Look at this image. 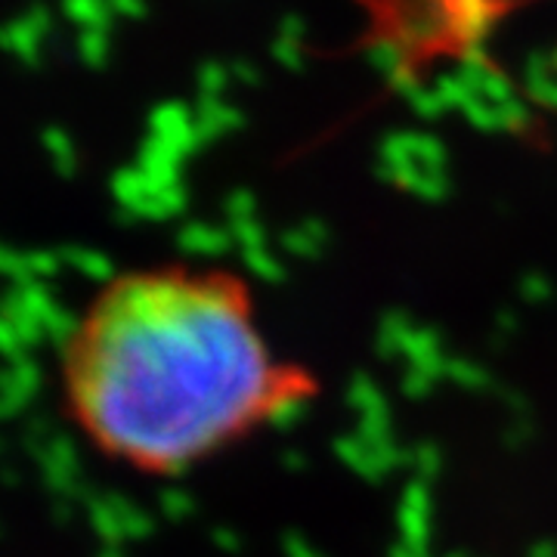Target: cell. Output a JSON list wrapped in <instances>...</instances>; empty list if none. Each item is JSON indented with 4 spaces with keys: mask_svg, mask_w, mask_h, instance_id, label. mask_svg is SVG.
<instances>
[{
    "mask_svg": "<svg viewBox=\"0 0 557 557\" xmlns=\"http://www.w3.org/2000/svg\"><path fill=\"white\" fill-rule=\"evenodd\" d=\"M109 7H112V13H115V16H124V20L137 22L149 16L146 0H109Z\"/></svg>",
    "mask_w": 557,
    "mask_h": 557,
    "instance_id": "2e32d148",
    "label": "cell"
},
{
    "mask_svg": "<svg viewBox=\"0 0 557 557\" xmlns=\"http://www.w3.org/2000/svg\"><path fill=\"white\" fill-rule=\"evenodd\" d=\"M60 394L102 458L177 478L298 418L317 381L267 344L245 278L159 263L106 278L87 300L62 341Z\"/></svg>",
    "mask_w": 557,
    "mask_h": 557,
    "instance_id": "6da1fadb",
    "label": "cell"
},
{
    "mask_svg": "<svg viewBox=\"0 0 557 557\" xmlns=\"http://www.w3.org/2000/svg\"><path fill=\"white\" fill-rule=\"evenodd\" d=\"M230 75H233V78H239L242 84H251V87H255V84L260 81L258 65H255V62H248V60L233 62V65H230Z\"/></svg>",
    "mask_w": 557,
    "mask_h": 557,
    "instance_id": "e0dca14e",
    "label": "cell"
},
{
    "mask_svg": "<svg viewBox=\"0 0 557 557\" xmlns=\"http://www.w3.org/2000/svg\"><path fill=\"white\" fill-rule=\"evenodd\" d=\"M62 13L69 22H78L84 32H109L115 20L109 0H62Z\"/></svg>",
    "mask_w": 557,
    "mask_h": 557,
    "instance_id": "4fadbf2b",
    "label": "cell"
},
{
    "mask_svg": "<svg viewBox=\"0 0 557 557\" xmlns=\"http://www.w3.org/2000/svg\"><path fill=\"white\" fill-rule=\"evenodd\" d=\"M449 7V35L461 50L486 47L498 22V0H446Z\"/></svg>",
    "mask_w": 557,
    "mask_h": 557,
    "instance_id": "5b68a950",
    "label": "cell"
},
{
    "mask_svg": "<svg viewBox=\"0 0 557 557\" xmlns=\"http://www.w3.org/2000/svg\"><path fill=\"white\" fill-rule=\"evenodd\" d=\"M242 124V112L236 106L223 100H201L196 109V127H199L201 139L223 137L230 131H236Z\"/></svg>",
    "mask_w": 557,
    "mask_h": 557,
    "instance_id": "7c38bea8",
    "label": "cell"
},
{
    "mask_svg": "<svg viewBox=\"0 0 557 557\" xmlns=\"http://www.w3.org/2000/svg\"><path fill=\"white\" fill-rule=\"evenodd\" d=\"M431 496L428 486L416 483L406 496H403V508H399V530H403V545L409 548H428V536H431Z\"/></svg>",
    "mask_w": 557,
    "mask_h": 557,
    "instance_id": "ba28073f",
    "label": "cell"
},
{
    "mask_svg": "<svg viewBox=\"0 0 557 557\" xmlns=\"http://www.w3.org/2000/svg\"><path fill=\"white\" fill-rule=\"evenodd\" d=\"M548 62H552V69H555V75H557V47L548 53Z\"/></svg>",
    "mask_w": 557,
    "mask_h": 557,
    "instance_id": "ac0fdd59",
    "label": "cell"
},
{
    "mask_svg": "<svg viewBox=\"0 0 557 557\" xmlns=\"http://www.w3.org/2000/svg\"><path fill=\"white\" fill-rule=\"evenodd\" d=\"M50 28H53V22L47 16V7H32L25 16L13 20L3 28V44L20 53H32Z\"/></svg>",
    "mask_w": 557,
    "mask_h": 557,
    "instance_id": "8fae6325",
    "label": "cell"
},
{
    "mask_svg": "<svg viewBox=\"0 0 557 557\" xmlns=\"http://www.w3.org/2000/svg\"><path fill=\"white\" fill-rule=\"evenodd\" d=\"M81 57L90 65H102L109 60V32H84L78 40Z\"/></svg>",
    "mask_w": 557,
    "mask_h": 557,
    "instance_id": "9a60e30c",
    "label": "cell"
},
{
    "mask_svg": "<svg viewBox=\"0 0 557 557\" xmlns=\"http://www.w3.org/2000/svg\"><path fill=\"white\" fill-rule=\"evenodd\" d=\"M523 94L533 106L557 112V75L548 62V53H530L523 65Z\"/></svg>",
    "mask_w": 557,
    "mask_h": 557,
    "instance_id": "9c48e42d",
    "label": "cell"
},
{
    "mask_svg": "<svg viewBox=\"0 0 557 557\" xmlns=\"http://www.w3.org/2000/svg\"><path fill=\"white\" fill-rule=\"evenodd\" d=\"M366 60H369V65L391 84V90L399 94L403 100H412L418 90L424 87V81L418 78L416 65H412L409 50L391 32L375 35V38L366 44Z\"/></svg>",
    "mask_w": 557,
    "mask_h": 557,
    "instance_id": "277c9868",
    "label": "cell"
},
{
    "mask_svg": "<svg viewBox=\"0 0 557 557\" xmlns=\"http://www.w3.org/2000/svg\"><path fill=\"white\" fill-rule=\"evenodd\" d=\"M304 38H307V25H304V20L295 16V13L282 16V22H278L276 28V40H273V47H270L273 60H276L282 69H288V72L304 69Z\"/></svg>",
    "mask_w": 557,
    "mask_h": 557,
    "instance_id": "30bf717a",
    "label": "cell"
},
{
    "mask_svg": "<svg viewBox=\"0 0 557 557\" xmlns=\"http://www.w3.org/2000/svg\"><path fill=\"white\" fill-rule=\"evenodd\" d=\"M391 35L409 57L446 47L453 40L446 0H391Z\"/></svg>",
    "mask_w": 557,
    "mask_h": 557,
    "instance_id": "3957f363",
    "label": "cell"
},
{
    "mask_svg": "<svg viewBox=\"0 0 557 557\" xmlns=\"http://www.w3.org/2000/svg\"><path fill=\"white\" fill-rule=\"evenodd\" d=\"M341 458L357 468L362 478H381L394 465L397 449L391 446L384 428H359L357 434L341 443Z\"/></svg>",
    "mask_w": 557,
    "mask_h": 557,
    "instance_id": "8992f818",
    "label": "cell"
},
{
    "mask_svg": "<svg viewBox=\"0 0 557 557\" xmlns=\"http://www.w3.org/2000/svg\"><path fill=\"white\" fill-rule=\"evenodd\" d=\"M156 139H159L161 149H168L171 156H180V152H189L196 143H199V127H196V115L180 106V102H168L156 112Z\"/></svg>",
    "mask_w": 557,
    "mask_h": 557,
    "instance_id": "52a82bcc",
    "label": "cell"
},
{
    "mask_svg": "<svg viewBox=\"0 0 557 557\" xmlns=\"http://www.w3.org/2000/svg\"><path fill=\"white\" fill-rule=\"evenodd\" d=\"M379 174L418 199H443L449 193V152L434 134L394 131L381 139Z\"/></svg>",
    "mask_w": 557,
    "mask_h": 557,
    "instance_id": "7a4b0ae2",
    "label": "cell"
},
{
    "mask_svg": "<svg viewBox=\"0 0 557 557\" xmlns=\"http://www.w3.org/2000/svg\"><path fill=\"white\" fill-rule=\"evenodd\" d=\"M230 78L233 75H230V69H223V62H205L199 69L201 100H223Z\"/></svg>",
    "mask_w": 557,
    "mask_h": 557,
    "instance_id": "5bb4252c",
    "label": "cell"
}]
</instances>
